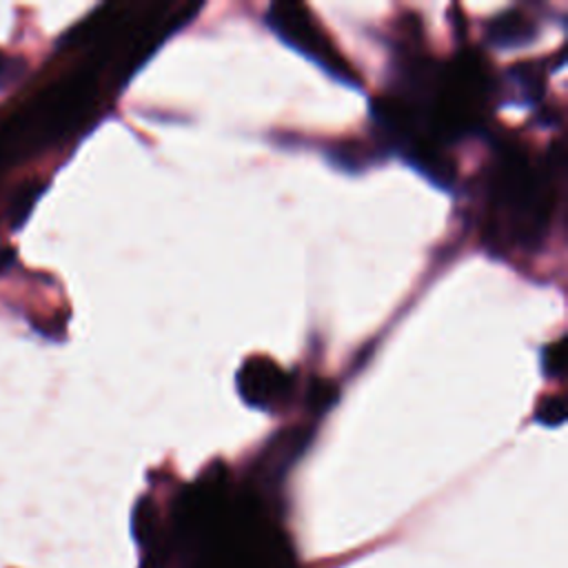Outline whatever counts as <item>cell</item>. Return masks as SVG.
Returning <instances> with one entry per match:
<instances>
[{
  "label": "cell",
  "mask_w": 568,
  "mask_h": 568,
  "mask_svg": "<svg viewBox=\"0 0 568 568\" xmlns=\"http://www.w3.org/2000/svg\"><path fill=\"white\" fill-rule=\"evenodd\" d=\"M173 541L191 552L186 568H295L262 501L253 493H231L220 470L178 497Z\"/></svg>",
  "instance_id": "6da1fadb"
},
{
  "label": "cell",
  "mask_w": 568,
  "mask_h": 568,
  "mask_svg": "<svg viewBox=\"0 0 568 568\" xmlns=\"http://www.w3.org/2000/svg\"><path fill=\"white\" fill-rule=\"evenodd\" d=\"M548 178L541 175L524 153L510 151L501 158L493 180L495 215L504 222L508 240L532 246L544 237L550 215Z\"/></svg>",
  "instance_id": "7a4b0ae2"
},
{
  "label": "cell",
  "mask_w": 568,
  "mask_h": 568,
  "mask_svg": "<svg viewBox=\"0 0 568 568\" xmlns=\"http://www.w3.org/2000/svg\"><path fill=\"white\" fill-rule=\"evenodd\" d=\"M266 24L282 42L300 51L304 58L324 69L333 80L357 87L359 80L353 67L339 55L331 38L313 20L311 11L297 2H273L266 11Z\"/></svg>",
  "instance_id": "3957f363"
},
{
  "label": "cell",
  "mask_w": 568,
  "mask_h": 568,
  "mask_svg": "<svg viewBox=\"0 0 568 568\" xmlns=\"http://www.w3.org/2000/svg\"><path fill=\"white\" fill-rule=\"evenodd\" d=\"M235 386L244 404L275 413L284 408L293 395V375L271 357L253 355L237 368Z\"/></svg>",
  "instance_id": "277c9868"
},
{
  "label": "cell",
  "mask_w": 568,
  "mask_h": 568,
  "mask_svg": "<svg viewBox=\"0 0 568 568\" xmlns=\"http://www.w3.org/2000/svg\"><path fill=\"white\" fill-rule=\"evenodd\" d=\"M535 38V24L517 9L501 11L488 24V40L495 47H521Z\"/></svg>",
  "instance_id": "5b68a950"
},
{
  "label": "cell",
  "mask_w": 568,
  "mask_h": 568,
  "mask_svg": "<svg viewBox=\"0 0 568 568\" xmlns=\"http://www.w3.org/2000/svg\"><path fill=\"white\" fill-rule=\"evenodd\" d=\"M44 186H47V184L40 182V180H29V182H24V184L16 191L13 202H11V206H9V217H11V226H13V229H20V226L27 222V217H29L31 209L36 206V202L40 200Z\"/></svg>",
  "instance_id": "8992f818"
},
{
  "label": "cell",
  "mask_w": 568,
  "mask_h": 568,
  "mask_svg": "<svg viewBox=\"0 0 568 568\" xmlns=\"http://www.w3.org/2000/svg\"><path fill=\"white\" fill-rule=\"evenodd\" d=\"M535 419L544 426H550V428H557L564 424L566 419V404H564V397L561 395H548L539 402L537 406V413H535Z\"/></svg>",
  "instance_id": "52a82bcc"
},
{
  "label": "cell",
  "mask_w": 568,
  "mask_h": 568,
  "mask_svg": "<svg viewBox=\"0 0 568 568\" xmlns=\"http://www.w3.org/2000/svg\"><path fill=\"white\" fill-rule=\"evenodd\" d=\"M566 342L557 339L552 344H546L541 351V368L546 373V377H559L566 364V351H564Z\"/></svg>",
  "instance_id": "ba28073f"
},
{
  "label": "cell",
  "mask_w": 568,
  "mask_h": 568,
  "mask_svg": "<svg viewBox=\"0 0 568 568\" xmlns=\"http://www.w3.org/2000/svg\"><path fill=\"white\" fill-rule=\"evenodd\" d=\"M24 73V60L0 51V89L13 84Z\"/></svg>",
  "instance_id": "9c48e42d"
},
{
  "label": "cell",
  "mask_w": 568,
  "mask_h": 568,
  "mask_svg": "<svg viewBox=\"0 0 568 568\" xmlns=\"http://www.w3.org/2000/svg\"><path fill=\"white\" fill-rule=\"evenodd\" d=\"M13 262H16L13 248H0V275H2L4 271H9Z\"/></svg>",
  "instance_id": "30bf717a"
}]
</instances>
